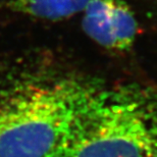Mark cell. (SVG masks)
I'll list each match as a JSON object with an SVG mask.
<instances>
[{"mask_svg":"<svg viewBox=\"0 0 157 157\" xmlns=\"http://www.w3.org/2000/svg\"><path fill=\"white\" fill-rule=\"evenodd\" d=\"M71 75H28L0 91V157H55L99 91Z\"/></svg>","mask_w":157,"mask_h":157,"instance_id":"1","label":"cell"},{"mask_svg":"<svg viewBox=\"0 0 157 157\" xmlns=\"http://www.w3.org/2000/svg\"><path fill=\"white\" fill-rule=\"evenodd\" d=\"M55 157H157V90L102 87Z\"/></svg>","mask_w":157,"mask_h":157,"instance_id":"2","label":"cell"},{"mask_svg":"<svg viewBox=\"0 0 157 157\" xmlns=\"http://www.w3.org/2000/svg\"><path fill=\"white\" fill-rule=\"evenodd\" d=\"M82 13L85 33L103 48L125 51L134 45L138 21L124 0H91Z\"/></svg>","mask_w":157,"mask_h":157,"instance_id":"3","label":"cell"},{"mask_svg":"<svg viewBox=\"0 0 157 157\" xmlns=\"http://www.w3.org/2000/svg\"><path fill=\"white\" fill-rule=\"evenodd\" d=\"M91 0H13L11 8L28 17L60 21L83 12Z\"/></svg>","mask_w":157,"mask_h":157,"instance_id":"4","label":"cell"}]
</instances>
